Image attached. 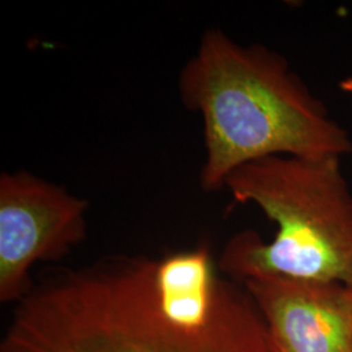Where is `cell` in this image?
I'll list each match as a JSON object with an SVG mask.
<instances>
[{
	"mask_svg": "<svg viewBox=\"0 0 352 352\" xmlns=\"http://www.w3.org/2000/svg\"><path fill=\"white\" fill-rule=\"evenodd\" d=\"M155 260L131 258L69 272L30 289L0 352H273L250 294L219 278L200 321L166 315Z\"/></svg>",
	"mask_w": 352,
	"mask_h": 352,
	"instance_id": "obj_1",
	"label": "cell"
},
{
	"mask_svg": "<svg viewBox=\"0 0 352 352\" xmlns=\"http://www.w3.org/2000/svg\"><path fill=\"white\" fill-rule=\"evenodd\" d=\"M179 91L204 124L206 157L200 183L225 188L236 168L267 157L307 160L352 153L349 132L330 118L289 60L261 45L244 46L208 29L184 65Z\"/></svg>",
	"mask_w": 352,
	"mask_h": 352,
	"instance_id": "obj_2",
	"label": "cell"
},
{
	"mask_svg": "<svg viewBox=\"0 0 352 352\" xmlns=\"http://www.w3.org/2000/svg\"><path fill=\"white\" fill-rule=\"evenodd\" d=\"M337 157H267L236 168L225 188L277 225L270 241L251 230L227 241L219 267L240 282L292 278L352 289V193Z\"/></svg>",
	"mask_w": 352,
	"mask_h": 352,
	"instance_id": "obj_3",
	"label": "cell"
},
{
	"mask_svg": "<svg viewBox=\"0 0 352 352\" xmlns=\"http://www.w3.org/2000/svg\"><path fill=\"white\" fill-rule=\"evenodd\" d=\"M89 204L28 171L0 175V300L21 302L30 270L63 257L87 236Z\"/></svg>",
	"mask_w": 352,
	"mask_h": 352,
	"instance_id": "obj_4",
	"label": "cell"
},
{
	"mask_svg": "<svg viewBox=\"0 0 352 352\" xmlns=\"http://www.w3.org/2000/svg\"><path fill=\"white\" fill-rule=\"evenodd\" d=\"M273 352H352V289L292 278L245 280Z\"/></svg>",
	"mask_w": 352,
	"mask_h": 352,
	"instance_id": "obj_5",
	"label": "cell"
},
{
	"mask_svg": "<svg viewBox=\"0 0 352 352\" xmlns=\"http://www.w3.org/2000/svg\"><path fill=\"white\" fill-rule=\"evenodd\" d=\"M340 89L344 93L352 94V76L343 78L340 82Z\"/></svg>",
	"mask_w": 352,
	"mask_h": 352,
	"instance_id": "obj_6",
	"label": "cell"
}]
</instances>
